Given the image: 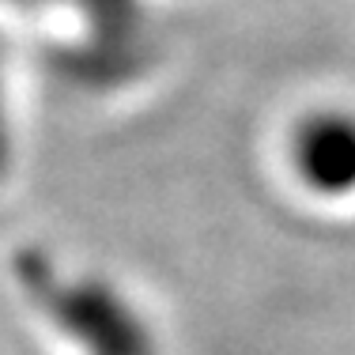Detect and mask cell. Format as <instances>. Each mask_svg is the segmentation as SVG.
<instances>
[{"label":"cell","instance_id":"6da1fadb","mask_svg":"<svg viewBox=\"0 0 355 355\" xmlns=\"http://www.w3.org/2000/svg\"><path fill=\"white\" fill-rule=\"evenodd\" d=\"M12 280L31 314L76 355H163L155 325L114 276L64 265L46 246H23Z\"/></svg>","mask_w":355,"mask_h":355},{"label":"cell","instance_id":"7a4b0ae2","mask_svg":"<svg viewBox=\"0 0 355 355\" xmlns=\"http://www.w3.org/2000/svg\"><path fill=\"white\" fill-rule=\"evenodd\" d=\"M284 166L302 197L318 205L355 200V106L321 103L287 125Z\"/></svg>","mask_w":355,"mask_h":355},{"label":"cell","instance_id":"3957f363","mask_svg":"<svg viewBox=\"0 0 355 355\" xmlns=\"http://www.w3.org/2000/svg\"><path fill=\"white\" fill-rule=\"evenodd\" d=\"M12 171V117H8V87H4V69H0V182Z\"/></svg>","mask_w":355,"mask_h":355}]
</instances>
